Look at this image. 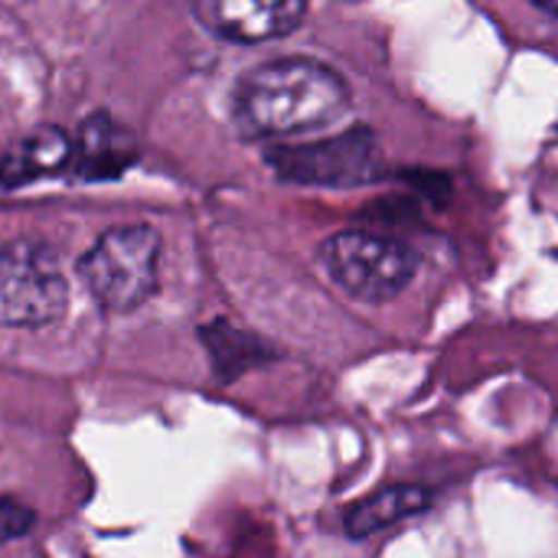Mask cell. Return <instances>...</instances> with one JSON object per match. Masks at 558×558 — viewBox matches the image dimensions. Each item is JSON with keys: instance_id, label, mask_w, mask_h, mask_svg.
Returning <instances> with one entry per match:
<instances>
[{"instance_id": "8", "label": "cell", "mask_w": 558, "mask_h": 558, "mask_svg": "<svg viewBox=\"0 0 558 558\" xmlns=\"http://www.w3.org/2000/svg\"><path fill=\"white\" fill-rule=\"evenodd\" d=\"M432 507V490L428 487H418V484H399V487H389L363 504H356L350 513H347V533L363 539V536H373L399 520H409V517H418Z\"/></svg>"}, {"instance_id": "2", "label": "cell", "mask_w": 558, "mask_h": 558, "mask_svg": "<svg viewBox=\"0 0 558 558\" xmlns=\"http://www.w3.org/2000/svg\"><path fill=\"white\" fill-rule=\"evenodd\" d=\"M160 235L150 226H118L82 255L78 278L105 311L141 307L160 281Z\"/></svg>"}, {"instance_id": "4", "label": "cell", "mask_w": 558, "mask_h": 558, "mask_svg": "<svg viewBox=\"0 0 558 558\" xmlns=\"http://www.w3.org/2000/svg\"><path fill=\"white\" fill-rule=\"evenodd\" d=\"M320 258L330 278L360 301H389L402 294L418 271V255L405 242L356 229L330 235Z\"/></svg>"}, {"instance_id": "10", "label": "cell", "mask_w": 558, "mask_h": 558, "mask_svg": "<svg viewBox=\"0 0 558 558\" xmlns=\"http://www.w3.org/2000/svg\"><path fill=\"white\" fill-rule=\"evenodd\" d=\"M33 510L29 507H23V504H16V500H10V497H0V546L3 543H13V539H20V536H26L29 533V526H33Z\"/></svg>"}, {"instance_id": "3", "label": "cell", "mask_w": 558, "mask_h": 558, "mask_svg": "<svg viewBox=\"0 0 558 558\" xmlns=\"http://www.w3.org/2000/svg\"><path fill=\"white\" fill-rule=\"evenodd\" d=\"M69 304L59 255L39 239L0 245V327L36 330L56 324Z\"/></svg>"}, {"instance_id": "6", "label": "cell", "mask_w": 558, "mask_h": 558, "mask_svg": "<svg viewBox=\"0 0 558 558\" xmlns=\"http://www.w3.org/2000/svg\"><path fill=\"white\" fill-rule=\"evenodd\" d=\"M307 0H193L196 20L232 43H265L288 36L304 20Z\"/></svg>"}, {"instance_id": "11", "label": "cell", "mask_w": 558, "mask_h": 558, "mask_svg": "<svg viewBox=\"0 0 558 558\" xmlns=\"http://www.w3.org/2000/svg\"><path fill=\"white\" fill-rule=\"evenodd\" d=\"M539 10H546V13H556L558 16V0H533Z\"/></svg>"}, {"instance_id": "9", "label": "cell", "mask_w": 558, "mask_h": 558, "mask_svg": "<svg viewBox=\"0 0 558 558\" xmlns=\"http://www.w3.org/2000/svg\"><path fill=\"white\" fill-rule=\"evenodd\" d=\"M131 141L111 118L98 114L82 128V141H78V157L85 173L92 177H105V173H118L134 160Z\"/></svg>"}, {"instance_id": "1", "label": "cell", "mask_w": 558, "mask_h": 558, "mask_svg": "<svg viewBox=\"0 0 558 558\" xmlns=\"http://www.w3.org/2000/svg\"><path fill=\"white\" fill-rule=\"evenodd\" d=\"M350 108L347 82L314 59H275L235 85V121L252 137H298L320 131Z\"/></svg>"}, {"instance_id": "5", "label": "cell", "mask_w": 558, "mask_h": 558, "mask_svg": "<svg viewBox=\"0 0 558 558\" xmlns=\"http://www.w3.org/2000/svg\"><path fill=\"white\" fill-rule=\"evenodd\" d=\"M275 170L294 183H320V186H360L373 183L383 173V154L366 128L343 131L330 141L275 147L268 154Z\"/></svg>"}, {"instance_id": "7", "label": "cell", "mask_w": 558, "mask_h": 558, "mask_svg": "<svg viewBox=\"0 0 558 558\" xmlns=\"http://www.w3.org/2000/svg\"><path fill=\"white\" fill-rule=\"evenodd\" d=\"M75 144L69 141V134L62 128H36L23 137H16L3 157H0V186L3 190H16L23 183H33L39 177L59 173L69 157H72Z\"/></svg>"}]
</instances>
